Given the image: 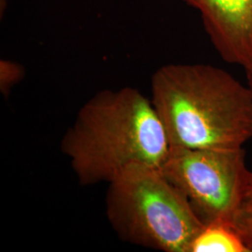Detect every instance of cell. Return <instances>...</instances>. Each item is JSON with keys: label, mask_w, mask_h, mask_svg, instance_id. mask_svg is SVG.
<instances>
[{"label": "cell", "mask_w": 252, "mask_h": 252, "mask_svg": "<svg viewBox=\"0 0 252 252\" xmlns=\"http://www.w3.org/2000/svg\"><path fill=\"white\" fill-rule=\"evenodd\" d=\"M170 150L152 99L132 87L96 93L80 108L61 141L83 186L108 183L132 165L161 168Z\"/></svg>", "instance_id": "obj_1"}, {"label": "cell", "mask_w": 252, "mask_h": 252, "mask_svg": "<svg viewBox=\"0 0 252 252\" xmlns=\"http://www.w3.org/2000/svg\"><path fill=\"white\" fill-rule=\"evenodd\" d=\"M151 87L172 149H237L252 139V91L224 69L170 63Z\"/></svg>", "instance_id": "obj_2"}, {"label": "cell", "mask_w": 252, "mask_h": 252, "mask_svg": "<svg viewBox=\"0 0 252 252\" xmlns=\"http://www.w3.org/2000/svg\"><path fill=\"white\" fill-rule=\"evenodd\" d=\"M108 184L107 218L122 240L160 252H189L204 223L160 168L132 165Z\"/></svg>", "instance_id": "obj_3"}, {"label": "cell", "mask_w": 252, "mask_h": 252, "mask_svg": "<svg viewBox=\"0 0 252 252\" xmlns=\"http://www.w3.org/2000/svg\"><path fill=\"white\" fill-rule=\"evenodd\" d=\"M205 224L230 222L252 175L244 148L172 149L160 168Z\"/></svg>", "instance_id": "obj_4"}, {"label": "cell", "mask_w": 252, "mask_h": 252, "mask_svg": "<svg viewBox=\"0 0 252 252\" xmlns=\"http://www.w3.org/2000/svg\"><path fill=\"white\" fill-rule=\"evenodd\" d=\"M201 16L205 31L226 63L252 66V0H183Z\"/></svg>", "instance_id": "obj_5"}, {"label": "cell", "mask_w": 252, "mask_h": 252, "mask_svg": "<svg viewBox=\"0 0 252 252\" xmlns=\"http://www.w3.org/2000/svg\"><path fill=\"white\" fill-rule=\"evenodd\" d=\"M189 252H250L230 222L205 224L192 240Z\"/></svg>", "instance_id": "obj_6"}, {"label": "cell", "mask_w": 252, "mask_h": 252, "mask_svg": "<svg viewBox=\"0 0 252 252\" xmlns=\"http://www.w3.org/2000/svg\"><path fill=\"white\" fill-rule=\"evenodd\" d=\"M231 225L241 236L249 252H252V172L234 211Z\"/></svg>", "instance_id": "obj_7"}, {"label": "cell", "mask_w": 252, "mask_h": 252, "mask_svg": "<svg viewBox=\"0 0 252 252\" xmlns=\"http://www.w3.org/2000/svg\"><path fill=\"white\" fill-rule=\"evenodd\" d=\"M24 67L18 63L1 60L0 62V91L2 94L8 95L14 85L24 77Z\"/></svg>", "instance_id": "obj_8"}, {"label": "cell", "mask_w": 252, "mask_h": 252, "mask_svg": "<svg viewBox=\"0 0 252 252\" xmlns=\"http://www.w3.org/2000/svg\"><path fill=\"white\" fill-rule=\"evenodd\" d=\"M247 76H248V81H249V84H248V86L250 87V89L252 91V66L250 68V69H248L247 71Z\"/></svg>", "instance_id": "obj_9"}]
</instances>
